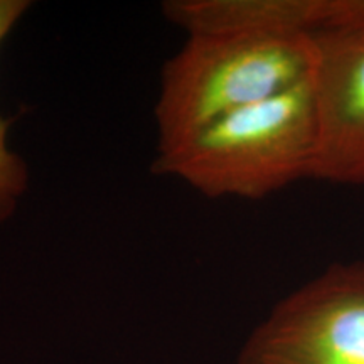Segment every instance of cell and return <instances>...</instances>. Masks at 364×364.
I'll return each instance as SVG.
<instances>
[{
  "label": "cell",
  "instance_id": "obj_1",
  "mask_svg": "<svg viewBox=\"0 0 364 364\" xmlns=\"http://www.w3.org/2000/svg\"><path fill=\"white\" fill-rule=\"evenodd\" d=\"M318 117L312 78L157 152L152 169L211 199H260L314 177Z\"/></svg>",
  "mask_w": 364,
  "mask_h": 364
},
{
  "label": "cell",
  "instance_id": "obj_2",
  "mask_svg": "<svg viewBox=\"0 0 364 364\" xmlns=\"http://www.w3.org/2000/svg\"><path fill=\"white\" fill-rule=\"evenodd\" d=\"M316 48L294 34H191L166 63L156 102L157 152L241 108L312 78Z\"/></svg>",
  "mask_w": 364,
  "mask_h": 364
},
{
  "label": "cell",
  "instance_id": "obj_3",
  "mask_svg": "<svg viewBox=\"0 0 364 364\" xmlns=\"http://www.w3.org/2000/svg\"><path fill=\"white\" fill-rule=\"evenodd\" d=\"M236 364H364V262L334 263L280 300Z\"/></svg>",
  "mask_w": 364,
  "mask_h": 364
},
{
  "label": "cell",
  "instance_id": "obj_4",
  "mask_svg": "<svg viewBox=\"0 0 364 364\" xmlns=\"http://www.w3.org/2000/svg\"><path fill=\"white\" fill-rule=\"evenodd\" d=\"M312 43L318 117L312 179L364 184V33L318 36Z\"/></svg>",
  "mask_w": 364,
  "mask_h": 364
},
{
  "label": "cell",
  "instance_id": "obj_5",
  "mask_svg": "<svg viewBox=\"0 0 364 364\" xmlns=\"http://www.w3.org/2000/svg\"><path fill=\"white\" fill-rule=\"evenodd\" d=\"M29 7L31 2L27 0H0V43L11 34ZM11 125V118L0 117V225L11 220L29 186L24 159L9 145Z\"/></svg>",
  "mask_w": 364,
  "mask_h": 364
}]
</instances>
